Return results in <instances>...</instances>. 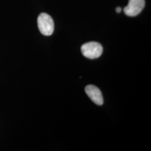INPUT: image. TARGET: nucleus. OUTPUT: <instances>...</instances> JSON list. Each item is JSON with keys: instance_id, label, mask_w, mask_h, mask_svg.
Returning <instances> with one entry per match:
<instances>
[{"instance_id": "39448f33", "label": "nucleus", "mask_w": 151, "mask_h": 151, "mask_svg": "<svg viewBox=\"0 0 151 151\" xmlns=\"http://www.w3.org/2000/svg\"><path fill=\"white\" fill-rule=\"evenodd\" d=\"M116 12H118V13H120V12L122 11V9H121L120 7H116Z\"/></svg>"}, {"instance_id": "f257e3e1", "label": "nucleus", "mask_w": 151, "mask_h": 151, "mask_svg": "<svg viewBox=\"0 0 151 151\" xmlns=\"http://www.w3.org/2000/svg\"><path fill=\"white\" fill-rule=\"evenodd\" d=\"M38 26L39 31L45 36L51 35L54 32V24L52 17L46 13H42L38 16Z\"/></svg>"}, {"instance_id": "f03ea898", "label": "nucleus", "mask_w": 151, "mask_h": 151, "mask_svg": "<svg viewBox=\"0 0 151 151\" xmlns=\"http://www.w3.org/2000/svg\"><path fill=\"white\" fill-rule=\"evenodd\" d=\"M102 45L99 43L91 42L84 44L81 47V52L83 55L89 59H96L102 54Z\"/></svg>"}, {"instance_id": "20e7f679", "label": "nucleus", "mask_w": 151, "mask_h": 151, "mask_svg": "<svg viewBox=\"0 0 151 151\" xmlns=\"http://www.w3.org/2000/svg\"><path fill=\"white\" fill-rule=\"evenodd\" d=\"M85 92L92 101L97 105H102L104 103L101 91L94 85H88L85 88Z\"/></svg>"}, {"instance_id": "7ed1b4c3", "label": "nucleus", "mask_w": 151, "mask_h": 151, "mask_svg": "<svg viewBox=\"0 0 151 151\" xmlns=\"http://www.w3.org/2000/svg\"><path fill=\"white\" fill-rule=\"evenodd\" d=\"M145 6V0H129L128 5L124 7V14L131 17L137 16L140 14Z\"/></svg>"}]
</instances>
